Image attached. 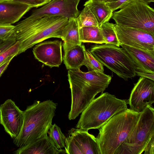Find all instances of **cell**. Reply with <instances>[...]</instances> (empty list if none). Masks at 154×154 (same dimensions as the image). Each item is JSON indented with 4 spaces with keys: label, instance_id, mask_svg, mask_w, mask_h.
Masks as SVG:
<instances>
[{
    "label": "cell",
    "instance_id": "cell-1",
    "mask_svg": "<svg viewBox=\"0 0 154 154\" xmlns=\"http://www.w3.org/2000/svg\"><path fill=\"white\" fill-rule=\"evenodd\" d=\"M68 21L63 17L45 15L29 16L18 23L15 26L14 32L20 45L18 54L48 38L61 39L63 30Z\"/></svg>",
    "mask_w": 154,
    "mask_h": 154
},
{
    "label": "cell",
    "instance_id": "cell-2",
    "mask_svg": "<svg viewBox=\"0 0 154 154\" xmlns=\"http://www.w3.org/2000/svg\"><path fill=\"white\" fill-rule=\"evenodd\" d=\"M57 103L50 100L35 101L23 111V121L18 136L13 139L17 147L33 143L47 135Z\"/></svg>",
    "mask_w": 154,
    "mask_h": 154
},
{
    "label": "cell",
    "instance_id": "cell-3",
    "mask_svg": "<svg viewBox=\"0 0 154 154\" xmlns=\"http://www.w3.org/2000/svg\"><path fill=\"white\" fill-rule=\"evenodd\" d=\"M141 112L127 108L114 115L99 129L101 154H114L136 126Z\"/></svg>",
    "mask_w": 154,
    "mask_h": 154
},
{
    "label": "cell",
    "instance_id": "cell-4",
    "mask_svg": "<svg viewBox=\"0 0 154 154\" xmlns=\"http://www.w3.org/2000/svg\"><path fill=\"white\" fill-rule=\"evenodd\" d=\"M128 100L117 98L108 92L94 99L82 112L76 128L88 131L99 129L116 114L127 108Z\"/></svg>",
    "mask_w": 154,
    "mask_h": 154
},
{
    "label": "cell",
    "instance_id": "cell-5",
    "mask_svg": "<svg viewBox=\"0 0 154 154\" xmlns=\"http://www.w3.org/2000/svg\"><path fill=\"white\" fill-rule=\"evenodd\" d=\"M89 50L103 66L125 80L136 76L135 64L122 48L105 43L93 45Z\"/></svg>",
    "mask_w": 154,
    "mask_h": 154
},
{
    "label": "cell",
    "instance_id": "cell-6",
    "mask_svg": "<svg viewBox=\"0 0 154 154\" xmlns=\"http://www.w3.org/2000/svg\"><path fill=\"white\" fill-rule=\"evenodd\" d=\"M116 25L138 29L154 34V10L140 0H134L113 13Z\"/></svg>",
    "mask_w": 154,
    "mask_h": 154
},
{
    "label": "cell",
    "instance_id": "cell-7",
    "mask_svg": "<svg viewBox=\"0 0 154 154\" xmlns=\"http://www.w3.org/2000/svg\"><path fill=\"white\" fill-rule=\"evenodd\" d=\"M154 134V109L147 106L141 112L138 122L128 138L114 154H141Z\"/></svg>",
    "mask_w": 154,
    "mask_h": 154
},
{
    "label": "cell",
    "instance_id": "cell-8",
    "mask_svg": "<svg viewBox=\"0 0 154 154\" xmlns=\"http://www.w3.org/2000/svg\"><path fill=\"white\" fill-rule=\"evenodd\" d=\"M68 80L71 92L69 120L75 119L88 106L99 93L102 92L85 81L73 70L68 72Z\"/></svg>",
    "mask_w": 154,
    "mask_h": 154
},
{
    "label": "cell",
    "instance_id": "cell-9",
    "mask_svg": "<svg viewBox=\"0 0 154 154\" xmlns=\"http://www.w3.org/2000/svg\"><path fill=\"white\" fill-rule=\"evenodd\" d=\"M114 28L120 45L154 52V34L134 28L114 24Z\"/></svg>",
    "mask_w": 154,
    "mask_h": 154
},
{
    "label": "cell",
    "instance_id": "cell-10",
    "mask_svg": "<svg viewBox=\"0 0 154 154\" xmlns=\"http://www.w3.org/2000/svg\"><path fill=\"white\" fill-rule=\"evenodd\" d=\"M154 82L140 77L131 91L128 103L130 109L141 112L154 103Z\"/></svg>",
    "mask_w": 154,
    "mask_h": 154
},
{
    "label": "cell",
    "instance_id": "cell-11",
    "mask_svg": "<svg viewBox=\"0 0 154 154\" xmlns=\"http://www.w3.org/2000/svg\"><path fill=\"white\" fill-rule=\"evenodd\" d=\"M81 0H51L42 7L34 10L29 16L39 17L45 15L76 18L80 11L78 6Z\"/></svg>",
    "mask_w": 154,
    "mask_h": 154
},
{
    "label": "cell",
    "instance_id": "cell-12",
    "mask_svg": "<svg viewBox=\"0 0 154 154\" xmlns=\"http://www.w3.org/2000/svg\"><path fill=\"white\" fill-rule=\"evenodd\" d=\"M23 121V111L21 110L11 99L0 106V124L13 139L20 134Z\"/></svg>",
    "mask_w": 154,
    "mask_h": 154
},
{
    "label": "cell",
    "instance_id": "cell-13",
    "mask_svg": "<svg viewBox=\"0 0 154 154\" xmlns=\"http://www.w3.org/2000/svg\"><path fill=\"white\" fill-rule=\"evenodd\" d=\"M62 46V42L59 40L45 42L35 46L33 54L37 60L45 65L59 67L63 61Z\"/></svg>",
    "mask_w": 154,
    "mask_h": 154
},
{
    "label": "cell",
    "instance_id": "cell-14",
    "mask_svg": "<svg viewBox=\"0 0 154 154\" xmlns=\"http://www.w3.org/2000/svg\"><path fill=\"white\" fill-rule=\"evenodd\" d=\"M32 8L11 0H0V23H14Z\"/></svg>",
    "mask_w": 154,
    "mask_h": 154
},
{
    "label": "cell",
    "instance_id": "cell-15",
    "mask_svg": "<svg viewBox=\"0 0 154 154\" xmlns=\"http://www.w3.org/2000/svg\"><path fill=\"white\" fill-rule=\"evenodd\" d=\"M135 64L136 71L154 73V52H149L120 44Z\"/></svg>",
    "mask_w": 154,
    "mask_h": 154
},
{
    "label": "cell",
    "instance_id": "cell-16",
    "mask_svg": "<svg viewBox=\"0 0 154 154\" xmlns=\"http://www.w3.org/2000/svg\"><path fill=\"white\" fill-rule=\"evenodd\" d=\"M13 153L16 154H66L65 149H58L48 135L35 142L19 147Z\"/></svg>",
    "mask_w": 154,
    "mask_h": 154
},
{
    "label": "cell",
    "instance_id": "cell-17",
    "mask_svg": "<svg viewBox=\"0 0 154 154\" xmlns=\"http://www.w3.org/2000/svg\"><path fill=\"white\" fill-rule=\"evenodd\" d=\"M68 133L73 137L83 154H101L97 138L88 131L72 128Z\"/></svg>",
    "mask_w": 154,
    "mask_h": 154
},
{
    "label": "cell",
    "instance_id": "cell-18",
    "mask_svg": "<svg viewBox=\"0 0 154 154\" xmlns=\"http://www.w3.org/2000/svg\"><path fill=\"white\" fill-rule=\"evenodd\" d=\"M79 29L76 18L69 19L68 23L63 30L62 35L64 51L71 48L82 45Z\"/></svg>",
    "mask_w": 154,
    "mask_h": 154
},
{
    "label": "cell",
    "instance_id": "cell-19",
    "mask_svg": "<svg viewBox=\"0 0 154 154\" xmlns=\"http://www.w3.org/2000/svg\"><path fill=\"white\" fill-rule=\"evenodd\" d=\"M74 70L90 85L100 90L102 93L108 87L112 79L111 76L98 71L83 72L80 69Z\"/></svg>",
    "mask_w": 154,
    "mask_h": 154
},
{
    "label": "cell",
    "instance_id": "cell-20",
    "mask_svg": "<svg viewBox=\"0 0 154 154\" xmlns=\"http://www.w3.org/2000/svg\"><path fill=\"white\" fill-rule=\"evenodd\" d=\"M84 46L77 45L64 51L63 62L67 69H79L84 65L85 58Z\"/></svg>",
    "mask_w": 154,
    "mask_h": 154
},
{
    "label": "cell",
    "instance_id": "cell-21",
    "mask_svg": "<svg viewBox=\"0 0 154 154\" xmlns=\"http://www.w3.org/2000/svg\"><path fill=\"white\" fill-rule=\"evenodd\" d=\"M84 6L89 8L96 18L99 26L109 22L112 18L113 12L103 0H88Z\"/></svg>",
    "mask_w": 154,
    "mask_h": 154
},
{
    "label": "cell",
    "instance_id": "cell-22",
    "mask_svg": "<svg viewBox=\"0 0 154 154\" xmlns=\"http://www.w3.org/2000/svg\"><path fill=\"white\" fill-rule=\"evenodd\" d=\"M81 41L83 43L97 44L106 43L99 26H88L79 29Z\"/></svg>",
    "mask_w": 154,
    "mask_h": 154
},
{
    "label": "cell",
    "instance_id": "cell-23",
    "mask_svg": "<svg viewBox=\"0 0 154 154\" xmlns=\"http://www.w3.org/2000/svg\"><path fill=\"white\" fill-rule=\"evenodd\" d=\"M79 28L88 26H99L94 15L89 8L86 6L80 12L76 18Z\"/></svg>",
    "mask_w": 154,
    "mask_h": 154
},
{
    "label": "cell",
    "instance_id": "cell-24",
    "mask_svg": "<svg viewBox=\"0 0 154 154\" xmlns=\"http://www.w3.org/2000/svg\"><path fill=\"white\" fill-rule=\"evenodd\" d=\"M114 25L113 23L108 22L100 26L105 43L119 47L120 44L114 29Z\"/></svg>",
    "mask_w": 154,
    "mask_h": 154
},
{
    "label": "cell",
    "instance_id": "cell-25",
    "mask_svg": "<svg viewBox=\"0 0 154 154\" xmlns=\"http://www.w3.org/2000/svg\"><path fill=\"white\" fill-rule=\"evenodd\" d=\"M48 131L49 136L58 149H62L66 145V137L62 133L60 127L55 124L52 125Z\"/></svg>",
    "mask_w": 154,
    "mask_h": 154
},
{
    "label": "cell",
    "instance_id": "cell-26",
    "mask_svg": "<svg viewBox=\"0 0 154 154\" xmlns=\"http://www.w3.org/2000/svg\"><path fill=\"white\" fill-rule=\"evenodd\" d=\"M84 48L85 58L84 65L88 71H97L103 72V66L94 57L89 49L86 48L85 46Z\"/></svg>",
    "mask_w": 154,
    "mask_h": 154
},
{
    "label": "cell",
    "instance_id": "cell-27",
    "mask_svg": "<svg viewBox=\"0 0 154 154\" xmlns=\"http://www.w3.org/2000/svg\"><path fill=\"white\" fill-rule=\"evenodd\" d=\"M64 148L66 154H83L74 138L71 135L66 137Z\"/></svg>",
    "mask_w": 154,
    "mask_h": 154
},
{
    "label": "cell",
    "instance_id": "cell-28",
    "mask_svg": "<svg viewBox=\"0 0 154 154\" xmlns=\"http://www.w3.org/2000/svg\"><path fill=\"white\" fill-rule=\"evenodd\" d=\"M14 28L11 24L0 23V38L5 41L14 38Z\"/></svg>",
    "mask_w": 154,
    "mask_h": 154
},
{
    "label": "cell",
    "instance_id": "cell-29",
    "mask_svg": "<svg viewBox=\"0 0 154 154\" xmlns=\"http://www.w3.org/2000/svg\"><path fill=\"white\" fill-rule=\"evenodd\" d=\"M20 45L18 42L0 54V64L11 56L18 55Z\"/></svg>",
    "mask_w": 154,
    "mask_h": 154
},
{
    "label": "cell",
    "instance_id": "cell-30",
    "mask_svg": "<svg viewBox=\"0 0 154 154\" xmlns=\"http://www.w3.org/2000/svg\"><path fill=\"white\" fill-rule=\"evenodd\" d=\"M133 0H118L116 2L106 3L111 10L113 12L118 9L124 8Z\"/></svg>",
    "mask_w": 154,
    "mask_h": 154
},
{
    "label": "cell",
    "instance_id": "cell-31",
    "mask_svg": "<svg viewBox=\"0 0 154 154\" xmlns=\"http://www.w3.org/2000/svg\"><path fill=\"white\" fill-rule=\"evenodd\" d=\"M13 2L29 5L32 8H37L48 2L46 0H11Z\"/></svg>",
    "mask_w": 154,
    "mask_h": 154
},
{
    "label": "cell",
    "instance_id": "cell-32",
    "mask_svg": "<svg viewBox=\"0 0 154 154\" xmlns=\"http://www.w3.org/2000/svg\"><path fill=\"white\" fill-rule=\"evenodd\" d=\"M143 152L144 154H154V134L147 143Z\"/></svg>",
    "mask_w": 154,
    "mask_h": 154
},
{
    "label": "cell",
    "instance_id": "cell-33",
    "mask_svg": "<svg viewBox=\"0 0 154 154\" xmlns=\"http://www.w3.org/2000/svg\"><path fill=\"white\" fill-rule=\"evenodd\" d=\"M16 42L14 38L4 41L0 44V54L13 45Z\"/></svg>",
    "mask_w": 154,
    "mask_h": 154
},
{
    "label": "cell",
    "instance_id": "cell-34",
    "mask_svg": "<svg viewBox=\"0 0 154 154\" xmlns=\"http://www.w3.org/2000/svg\"><path fill=\"white\" fill-rule=\"evenodd\" d=\"M16 56L14 55L10 57L0 64V77L6 70L12 59Z\"/></svg>",
    "mask_w": 154,
    "mask_h": 154
},
{
    "label": "cell",
    "instance_id": "cell-35",
    "mask_svg": "<svg viewBox=\"0 0 154 154\" xmlns=\"http://www.w3.org/2000/svg\"><path fill=\"white\" fill-rule=\"evenodd\" d=\"M136 74L138 76L146 78L154 81V73L143 72L136 71Z\"/></svg>",
    "mask_w": 154,
    "mask_h": 154
},
{
    "label": "cell",
    "instance_id": "cell-36",
    "mask_svg": "<svg viewBox=\"0 0 154 154\" xmlns=\"http://www.w3.org/2000/svg\"><path fill=\"white\" fill-rule=\"evenodd\" d=\"M143 2L147 3L149 4L151 2H154V0H140Z\"/></svg>",
    "mask_w": 154,
    "mask_h": 154
},
{
    "label": "cell",
    "instance_id": "cell-37",
    "mask_svg": "<svg viewBox=\"0 0 154 154\" xmlns=\"http://www.w3.org/2000/svg\"><path fill=\"white\" fill-rule=\"evenodd\" d=\"M118 0H104L106 3L112 2L117 1Z\"/></svg>",
    "mask_w": 154,
    "mask_h": 154
},
{
    "label": "cell",
    "instance_id": "cell-38",
    "mask_svg": "<svg viewBox=\"0 0 154 154\" xmlns=\"http://www.w3.org/2000/svg\"><path fill=\"white\" fill-rule=\"evenodd\" d=\"M4 41V40L0 38V44Z\"/></svg>",
    "mask_w": 154,
    "mask_h": 154
},
{
    "label": "cell",
    "instance_id": "cell-39",
    "mask_svg": "<svg viewBox=\"0 0 154 154\" xmlns=\"http://www.w3.org/2000/svg\"><path fill=\"white\" fill-rule=\"evenodd\" d=\"M47 1H48V2H50L51 0H46Z\"/></svg>",
    "mask_w": 154,
    "mask_h": 154
},
{
    "label": "cell",
    "instance_id": "cell-40",
    "mask_svg": "<svg viewBox=\"0 0 154 154\" xmlns=\"http://www.w3.org/2000/svg\"><path fill=\"white\" fill-rule=\"evenodd\" d=\"M103 0V1H104V0Z\"/></svg>",
    "mask_w": 154,
    "mask_h": 154
}]
</instances>
